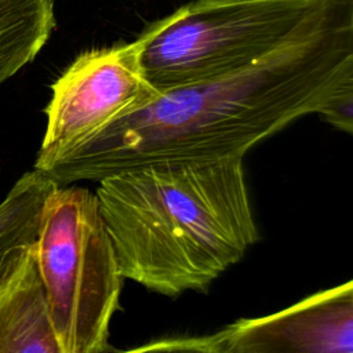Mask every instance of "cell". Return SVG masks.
<instances>
[{"instance_id": "cell-1", "label": "cell", "mask_w": 353, "mask_h": 353, "mask_svg": "<svg viewBox=\"0 0 353 353\" xmlns=\"http://www.w3.org/2000/svg\"><path fill=\"white\" fill-rule=\"evenodd\" d=\"M352 69L353 0H334L288 44L244 69L159 91L41 172L66 186L165 160L244 157L317 113Z\"/></svg>"}, {"instance_id": "cell-2", "label": "cell", "mask_w": 353, "mask_h": 353, "mask_svg": "<svg viewBox=\"0 0 353 353\" xmlns=\"http://www.w3.org/2000/svg\"><path fill=\"white\" fill-rule=\"evenodd\" d=\"M243 160H165L99 181L123 277L175 298L237 265L259 239Z\"/></svg>"}, {"instance_id": "cell-3", "label": "cell", "mask_w": 353, "mask_h": 353, "mask_svg": "<svg viewBox=\"0 0 353 353\" xmlns=\"http://www.w3.org/2000/svg\"><path fill=\"white\" fill-rule=\"evenodd\" d=\"M334 0H193L138 36L146 80L164 91L265 58L312 29Z\"/></svg>"}, {"instance_id": "cell-4", "label": "cell", "mask_w": 353, "mask_h": 353, "mask_svg": "<svg viewBox=\"0 0 353 353\" xmlns=\"http://www.w3.org/2000/svg\"><path fill=\"white\" fill-rule=\"evenodd\" d=\"M34 255L61 353H102L124 277L95 192L74 183L48 196Z\"/></svg>"}, {"instance_id": "cell-5", "label": "cell", "mask_w": 353, "mask_h": 353, "mask_svg": "<svg viewBox=\"0 0 353 353\" xmlns=\"http://www.w3.org/2000/svg\"><path fill=\"white\" fill-rule=\"evenodd\" d=\"M157 92L143 74L138 37L79 54L51 84L33 168L46 170Z\"/></svg>"}, {"instance_id": "cell-6", "label": "cell", "mask_w": 353, "mask_h": 353, "mask_svg": "<svg viewBox=\"0 0 353 353\" xmlns=\"http://www.w3.org/2000/svg\"><path fill=\"white\" fill-rule=\"evenodd\" d=\"M137 352L353 353V279L274 313L237 319L216 331L152 341Z\"/></svg>"}, {"instance_id": "cell-7", "label": "cell", "mask_w": 353, "mask_h": 353, "mask_svg": "<svg viewBox=\"0 0 353 353\" xmlns=\"http://www.w3.org/2000/svg\"><path fill=\"white\" fill-rule=\"evenodd\" d=\"M0 353H61L34 248L0 292Z\"/></svg>"}, {"instance_id": "cell-8", "label": "cell", "mask_w": 353, "mask_h": 353, "mask_svg": "<svg viewBox=\"0 0 353 353\" xmlns=\"http://www.w3.org/2000/svg\"><path fill=\"white\" fill-rule=\"evenodd\" d=\"M58 185L33 168L22 174L0 203V292L37 241L46 201Z\"/></svg>"}, {"instance_id": "cell-9", "label": "cell", "mask_w": 353, "mask_h": 353, "mask_svg": "<svg viewBox=\"0 0 353 353\" xmlns=\"http://www.w3.org/2000/svg\"><path fill=\"white\" fill-rule=\"evenodd\" d=\"M55 26L54 0H0V85L37 57Z\"/></svg>"}, {"instance_id": "cell-10", "label": "cell", "mask_w": 353, "mask_h": 353, "mask_svg": "<svg viewBox=\"0 0 353 353\" xmlns=\"http://www.w3.org/2000/svg\"><path fill=\"white\" fill-rule=\"evenodd\" d=\"M317 114L335 130L353 137V69L332 90Z\"/></svg>"}]
</instances>
